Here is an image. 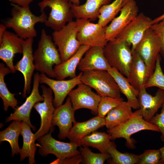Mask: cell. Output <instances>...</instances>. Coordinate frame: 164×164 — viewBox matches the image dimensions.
Here are the masks:
<instances>
[{"mask_svg":"<svg viewBox=\"0 0 164 164\" xmlns=\"http://www.w3.org/2000/svg\"><path fill=\"white\" fill-rule=\"evenodd\" d=\"M11 5L12 17L4 22L7 28H12L16 34L24 39L36 37L35 25L38 22L45 23L48 18L44 11L37 16L32 12L29 5L21 6L13 3Z\"/></svg>","mask_w":164,"mask_h":164,"instance_id":"obj_1","label":"cell"},{"mask_svg":"<svg viewBox=\"0 0 164 164\" xmlns=\"http://www.w3.org/2000/svg\"><path fill=\"white\" fill-rule=\"evenodd\" d=\"M33 56L36 70L50 78H56L53 67L62 61L52 37L43 29L41 31L37 48L33 53Z\"/></svg>","mask_w":164,"mask_h":164,"instance_id":"obj_2","label":"cell"},{"mask_svg":"<svg viewBox=\"0 0 164 164\" xmlns=\"http://www.w3.org/2000/svg\"><path fill=\"white\" fill-rule=\"evenodd\" d=\"M150 130L160 132L155 125L145 121L143 118L139 109L133 112L131 117L123 123L108 129L107 132L111 137V140L123 138L126 141V146L129 149L135 148V141L132 135L142 130Z\"/></svg>","mask_w":164,"mask_h":164,"instance_id":"obj_3","label":"cell"},{"mask_svg":"<svg viewBox=\"0 0 164 164\" xmlns=\"http://www.w3.org/2000/svg\"><path fill=\"white\" fill-rule=\"evenodd\" d=\"M81 81L94 89L101 97H121L117 83L107 71L95 70L83 72Z\"/></svg>","mask_w":164,"mask_h":164,"instance_id":"obj_4","label":"cell"},{"mask_svg":"<svg viewBox=\"0 0 164 164\" xmlns=\"http://www.w3.org/2000/svg\"><path fill=\"white\" fill-rule=\"evenodd\" d=\"M130 46L125 41H108L104 48V55L111 67L128 76L132 59Z\"/></svg>","mask_w":164,"mask_h":164,"instance_id":"obj_5","label":"cell"},{"mask_svg":"<svg viewBox=\"0 0 164 164\" xmlns=\"http://www.w3.org/2000/svg\"><path fill=\"white\" fill-rule=\"evenodd\" d=\"M77 34L76 22L73 21L52 33L53 40L57 46L62 62L74 54L81 45L77 38Z\"/></svg>","mask_w":164,"mask_h":164,"instance_id":"obj_6","label":"cell"},{"mask_svg":"<svg viewBox=\"0 0 164 164\" xmlns=\"http://www.w3.org/2000/svg\"><path fill=\"white\" fill-rule=\"evenodd\" d=\"M70 0H43L38 4L41 12L49 7L51 11L45 25L54 31L59 30L67 24L73 21V16Z\"/></svg>","mask_w":164,"mask_h":164,"instance_id":"obj_7","label":"cell"},{"mask_svg":"<svg viewBox=\"0 0 164 164\" xmlns=\"http://www.w3.org/2000/svg\"><path fill=\"white\" fill-rule=\"evenodd\" d=\"M53 131L40 137L37 140L36 146L39 147V153L42 156L45 157L49 154L55 155L60 160L80 153L77 150L79 147L76 143L65 142L59 141L51 135Z\"/></svg>","mask_w":164,"mask_h":164,"instance_id":"obj_8","label":"cell"},{"mask_svg":"<svg viewBox=\"0 0 164 164\" xmlns=\"http://www.w3.org/2000/svg\"><path fill=\"white\" fill-rule=\"evenodd\" d=\"M76 22L77 38L81 45L104 48L108 42L105 35L106 26L91 22L86 19H77Z\"/></svg>","mask_w":164,"mask_h":164,"instance_id":"obj_9","label":"cell"},{"mask_svg":"<svg viewBox=\"0 0 164 164\" xmlns=\"http://www.w3.org/2000/svg\"><path fill=\"white\" fill-rule=\"evenodd\" d=\"M152 20L143 13H140L122 30L114 40L127 43L132 46V53L146 30L152 25Z\"/></svg>","mask_w":164,"mask_h":164,"instance_id":"obj_10","label":"cell"},{"mask_svg":"<svg viewBox=\"0 0 164 164\" xmlns=\"http://www.w3.org/2000/svg\"><path fill=\"white\" fill-rule=\"evenodd\" d=\"M161 50L160 39L150 27L146 30L134 50L138 53L148 67L154 71Z\"/></svg>","mask_w":164,"mask_h":164,"instance_id":"obj_11","label":"cell"},{"mask_svg":"<svg viewBox=\"0 0 164 164\" xmlns=\"http://www.w3.org/2000/svg\"><path fill=\"white\" fill-rule=\"evenodd\" d=\"M44 100L36 103L33 108L39 114L41 119L40 126L35 134L37 140L52 130V120L55 109L53 104V92L49 87L41 86ZM53 131V130H52Z\"/></svg>","mask_w":164,"mask_h":164,"instance_id":"obj_12","label":"cell"},{"mask_svg":"<svg viewBox=\"0 0 164 164\" xmlns=\"http://www.w3.org/2000/svg\"><path fill=\"white\" fill-rule=\"evenodd\" d=\"M39 76L38 72L34 74L33 87L30 94L22 105L17 107L14 111L6 118V122L14 120L24 121L28 124L34 131L36 130V128L31 122L30 117L31 111L35 104L39 102L43 101L44 99L39 91Z\"/></svg>","mask_w":164,"mask_h":164,"instance_id":"obj_13","label":"cell"},{"mask_svg":"<svg viewBox=\"0 0 164 164\" xmlns=\"http://www.w3.org/2000/svg\"><path fill=\"white\" fill-rule=\"evenodd\" d=\"M70 97L73 110L81 108L90 110L94 114H97V108L101 96L94 92L91 87L81 83L69 93Z\"/></svg>","mask_w":164,"mask_h":164,"instance_id":"obj_14","label":"cell"},{"mask_svg":"<svg viewBox=\"0 0 164 164\" xmlns=\"http://www.w3.org/2000/svg\"><path fill=\"white\" fill-rule=\"evenodd\" d=\"M81 72L76 77L68 80H55L48 77L43 73L39 74V82L46 84L51 88L53 94V104L55 108L63 104L67 95L76 86L82 83Z\"/></svg>","mask_w":164,"mask_h":164,"instance_id":"obj_15","label":"cell"},{"mask_svg":"<svg viewBox=\"0 0 164 164\" xmlns=\"http://www.w3.org/2000/svg\"><path fill=\"white\" fill-rule=\"evenodd\" d=\"M138 9L135 0H126L119 15L115 17L107 26L105 35L108 42L114 40L116 36L138 15Z\"/></svg>","mask_w":164,"mask_h":164,"instance_id":"obj_16","label":"cell"},{"mask_svg":"<svg viewBox=\"0 0 164 164\" xmlns=\"http://www.w3.org/2000/svg\"><path fill=\"white\" fill-rule=\"evenodd\" d=\"M33 38L24 39L22 44V56L14 65L15 70L22 73L24 80V84L22 96L26 97V94L30 93L32 77L36 70L34 63L32 45Z\"/></svg>","mask_w":164,"mask_h":164,"instance_id":"obj_17","label":"cell"},{"mask_svg":"<svg viewBox=\"0 0 164 164\" xmlns=\"http://www.w3.org/2000/svg\"><path fill=\"white\" fill-rule=\"evenodd\" d=\"M24 40L15 33L6 30L0 42V59L4 62L12 73L16 72L13 64L15 54H22Z\"/></svg>","mask_w":164,"mask_h":164,"instance_id":"obj_18","label":"cell"},{"mask_svg":"<svg viewBox=\"0 0 164 164\" xmlns=\"http://www.w3.org/2000/svg\"><path fill=\"white\" fill-rule=\"evenodd\" d=\"M75 111L69 96L64 104L55 108L53 116L52 125L53 126H57L58 127L59 132L58 137L60 139L67 138L73 124L76 121Z\"/></svg>","mask_w":164,"mask_h":164,"instance_id":"obj_19","label":"cell"},{"mask_svg":"<svg viewBox=\"0 0 164 164\" xmlns=\"http://www.w3.org/2000/svg\"><path fill=\"white\" fill-rule=\"evenodd\" d=\"M130 66L128 80L131 85L138 92L145 86L154 71L147 67L138 53L134 50Z\"/></svg>","mask_w":164,"mask_h":164,"instance_id":"obj_20","label":"cell"},{"mask_svg":"<svg viewBox=\"0 0 164 164\" xmlns=\"http://www.w3.org/2000/svg\"><path fill=\"white\" fill-rule=\"evenodd\" d=\"M146 89L144 87L139 91L138 98L140 112L143 118L149 122L164 102V90L159 88L152 96Z\"/></svg>","mask_w":164,"mask_h":164,"instance_id":"obj_21","label":"cell"},{"mask_svg":"<svg viewBox=\"0 0 164 164\" xmlns=\"http://www.w3.org/2000/svg\"><path fill=\"white\" fill-rule=\"evenodd\" d=\"M77 67L82 72L95 70L108 71L111 68L105 57L104 48L99 46L91 47L81 60Z\"/></svg>","mask_w":164,"mask_h":164,"instance_id":"obj_22","label":"cell"},{"mask_svg":"<svg viewBox=\"0 0 164 164\" xmlns=\"http://www.w3.org/2000/svg\"><path fill=\"white\" fill-rule=\"evenodd\" d=\"M105 125V117H101L97 115L85 121H75L73 123L67 138L70 142L78 144L83 138Z\"/></svg>","mask_w":164,"mask_h":164,"instance_id":"obj_23","label":"cell"},{"mask_svg":"<svg viewBox=\"0 0 164 164\" xmlns=\"http://www.w3.org/2000/svg\"><path fill=\"white\" fill-rule=\"evenodd\" d=\"M91 47L81 45L73 56L64 62L54 66L53 70L57 80H64L68 77L74 78L76 74V68L83 56Z\"/></svg>","mask_w":164,"mask_h":164,"instance_id":"obj_24","label":"cell"},{"mask_svg":"<svg viewBox=\"0 0 164 164\" xmlns=\"http://www.w3.org/2000/svg\"><path fill=\"white\" fill-rule=\"evenodd\" d=\"M113 77L117 83L121 93L126 97L127 102L132 108L138 110L140 108L138 95L139 92L130 84L127 77L116 68L111 67L108 71Z\"/></svg>","mask_w":164,"mask_h":164,"instance_id":"obj_25","label":"cell"},{"mask_svg":"<svg viewBox=\"0 0 164 164\" xmlns=\"http://www.w3.org/2000/svg\"><path fill=\"white\" fill-rule=\"evenodd\" d=\"M111 0H86L84 4L76 5L72 4L71 9L73 17L94 20L99 15L101 7L109 4Z\"/></svg>","mask_w":164,"mask_h":164,"instance_id":"obj_26","label":"cell"},{"mask_svg":"<svg viewBox=\"0 0 164 164\" xmlns=\"http://www.w3.org/2000/svg\"><path fill=\"white\" fill-rule=\"evenodd\" d=\"M20 134L22 136L23 144L19 152L20 161L29 158V164H35V155L37 149L35 142L37 140L35 134L32 133L31 127L26 122L21 121Z\"/></svg>","mask_w":164,"mask_h":164,"instance_id":"obj_27","label":"cell"},{"mask_svg":"<svg viewBox=\"0 0 164 164\" xmlns=\"http://www.w3.org/2000/svg\"><path fill=\"white\" fill-rule=\"evenodd\" d=\"M111 140L109 133L95 131L82 138L78 145L80 147H91L97 149L101 153L108 154V149L112 142Z\"/></svg>","mask_w":164,"mask_h":164,"instance_id":"obj_28","label":"cell"},{"mask_svg":"<svg viewBox=\"0 0 164 164\" xmlns=\"http://www.w3.org/2000/svg\"><path fill=\"white\" fill-rule=\"evenodd\" d=\"M132 108L127 101H123L111 110L105 117L107 128H112L126 121L133 114Z\"/></svg>","mask_w":164,"mask_h":164,"instance_id":"obj_29","label":"cell"},{"mask_svg":"<svg viewBox=\"0 0 164 164\" xmlns=\"http://www.w3.org/2000/svg\"><path fill=\"white\" fill-rule=\"evenodd\" d=\"M21 121H13L8 127L0 132V143L7 141L9 143L11 148L12 155L19 153L21 149L18 143L19 137L21 134Z\"/></svg>","mask_w":164,"mask_h":164,"instance_id":"obj_30","label":"cell"},{"mask_svg":"<svg viewBox=\"0 0 164 164\" xmlns=\"http://www.w3.org/2000/svg\"><path fill=\"white\" fill-rule=\"evenodd\" d=\"M12 73L10 69L5 66L2 63H0V97L3 103V109L7 111L10 107L15 110L18 104L17 100L15 98V94L11 93L9 90L5 81V77Z\"/></svg>","mask_w":164,"mask_h":164,"instance_id":"obj_31","label":"cell"},{"mask_svg":"<svg viewBox=\"0 0 164 164\" xmlns=\"http://www.w3.org/2000/svg\"><path fill=\"white\" fill-rule=\"evenodd\" d=\"M126 0H115L111 3L102 6L99 11L98 23L105 27L120 12Z\"/></svg>","mask_w":164,"mask_h":164,"instance_id":"obj_32","label":"cell"},{"mask_svg":"<svg viewBox=\"0 0 164 164\" xmlns=\"http://www.w3.org/2000/svg\"><path fill=\"white\" fill-rule=\"evenodd\" d=\"M108 152L111 156L110 158H111L109 162L110 164H137L140 157V155L120 152L117 150L115 145L112 142L108 148Z\"/></svg>","mask_w":164,"mask_h":164,"instance_id":"obj_33","label":"cell"},{"mask_svg":"<svg viewBox=\"0 0 164 164\" xmlns=\"http://www.w3.org/2000/svg\"><path fill=\"white\" fill-rule=\"evenodd\" d=\"M80 151L83 157V161L85 164H103L106 160L111 158L108 154L93 152L87 146L81 147Z\"/></svg>","mask_w":164,"mask_h":164,"instance_id":"obj_34","label":"cell"},{"mask_svg":"<svg viewBox=\"0 0 164 164\" xmlns=\"http://www.w3.org/2000/svg\"><path fill=\"white\" fill-rule=\"evenodd\" d=\"M124 101L121 97H114L109 96L101 97L97 108V115L104 118L112 109L116 107Z\"/></svg>","mask_w":164,"mask_h":164,"instance_id":"obj_35","label":"cell"},{"mask_svg":"<svg viewBox=\"0 0 164 164\" xmlns=\"http://www.w3.org/2000/svg\"><path fill=\"white\" fill-rule=\"evenodd\" d=\"M160 55L157 59L154 72L145 86L147 88L152 87H157L164 90V74L161 65Z\"/></svg>","mask_w":164,"mask_h":164,"instance_id":"obj_36","label":"cell"},{"mask_svg":"<svg viewBox=\"0 0 164 164\" xmlns=\"http://www.w3.org/2000/svg\"><path fill=\"white\" fill-rule=\"evenodd\" d=\"M161 157L159 149L146 150L140 155V157L137 164H159Z\"/></svg>","mask_w":164,"mask_h":164,"instance_id":"obj_37","label":"cell"},{"mask_svg":"<svg viewBox=\"0 0 164 164\" xmlns=\"http://www.w3.org/2000/svg\"><path fill=\"white\" fill-rule=\"evenodd\" d=\"M161 107L160 113L153 116L149 122L158 128L161 134V140L164 142V102Z\"/></svg>","mask_w":164,"mask_h":164,"instance_id":"obj_38","label":"cell"},{"mask_svg":"<svg viewBox=\"0 0 164 164\" xmlns=\"http://www.w3.org/2000/svg\"><path fill=\"white\" fill-rule=\"evenodd\" d=\"M150 28L159 38L161 44V52L164 57V19L152 25Z\"/></svg>","mask_w":164,"mask_h":164,"instance_id":"obj_39","label":"cell"},{"mask_svg":"<svg viewBox=\"0 0 164 164\" xmlns=\"http://www.w3.org/2000/svg\"><path fill=\"white\" fill-rule=\"evenodd\" d=\"M83 157L80 154L69 157L62 160L57 159L53 162V164H79L83 161Z\"/></svg>","mask_w":164,"mask_h":164,"instance_id":"obj_40","label":"cell"},{"mask_svg":"<svg viewBox=\"0 0 164 164\" xmlns=\"http://www.w3.org/2000/svg\"><path fill=\"white\" fill-rule=\"evenodd\" d=\"M12 3L16 4L21 6L29 5L33 0H9Z\"/></svg>","mask_w":164,"mask_h":164,"instance_id":"obj_41","label":"cell"},{"mask_svg":"<svg viewBox=\"0 0 164 164\" xmlns=\"http://www.w3.org/2000/svg\"><path fill=\"white\" fill-rule=\"evenodd\" d=\"M7 28L4 24L2 23L0 24V42L1 41L3 35Z\"/></svg>","mask_w":164,"mask_h":164,"instance_id":"obj_42","label":"cell"},{"mask_svg":"<svg viewBox=\"0 0 164 164\" xmlns=\"http://www.w3.org/2000/svg\"><path fill=\"white\" fill-rule=\"evenodd\" d=\"M164 19V13L161 15L152 20V25L158 23Z\"/></svg>","mask_w":164,"mask_h":164,"instance_id":"obj_43","label":"cell"},{"mask_svg":"<svg viewBox=\"0 0 164 164\" xmlns=\"http://www.w3.org/2000/svg\"><path fill=\"white\" fill-rule=\"evenodd\" d=\"M159 150L161 153V156L159 164H164V146L160 148Z\"/></svg>","mask_w":164,"mask_h":164,"instance_id":"obj_44","label":"cell"},{"mask_svg":"<svg viewBox=\"0 0 164 164\" xmlns=\"http://www.w3.org/2000/svg\"><path fill=\"white\" fill-rule=\"evenodd\" d=\"M70 2L73 5H79L80 4V0H70Z\"/></svg>","mask_w":164,"mask_h":164,"instance_id":"obj_45","label":"cell"}]
</instances>
